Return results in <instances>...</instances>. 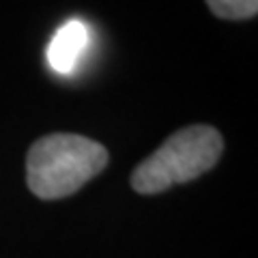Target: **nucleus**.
I'll list each match as a JSON object with an SVG mask.
<instances>
[{"instance_id":"nucleus-1","label":"nucleus","mask_w":258,"mask_h":258,"mask_svg":"<svg viewBox=\"0 0 258 258\" xmlns=\"http://www.w3.org/2000/svg\"><path fill=\"white\" fill-rule=\"evenodd\" d=\"M108 164L103 144L78 134H50L39 138L26 157V181L35 196L58 200L71 196Z\"/></svg>"},{"instance_id":"nucleus-2","label":"nucleus","mask_w":258,"mask_h":258,"mask_svg":"<svg viewBox=\"0 0 258 258\" xmlns=\"http://www.w3.org/2000/svg\"><path fill=\"white\" fill-rule=\"evenodd\" d=\"M224 140L211 125H189L174 132L132 174L138 194H159L176 183H187L217 164Z\"/></svg>"},{"instance_id":"nucleus-3","label":"nucleus","mask_w":258,"mask_h":258,"mask_svg":"<svg viewBox=\"0 0 258 258\" xmlns=\"http://www.w3.org/2000/svg\"><path fill=\"white\" fill-rule=\"evenodd\" d=\"M91 41L88 26L80 20H69L56 30L47 45V62L56 74L71 76L82 60V54Z\"/></svg>"},{"instance_id":"nucleus-4","label":"nucleus","mask_w":258,"mask_h":258,"mask_svg":"<svg viewBox=\"0 0 258 258\" xmlns=\"http://www.w3.org/2000/svg\"><path fill=\"white\" fill-rule=\"evenodd\" d=\"M207 5L222 20H249L258 13V0H207Z\"/></svg>"}]
</instances>
